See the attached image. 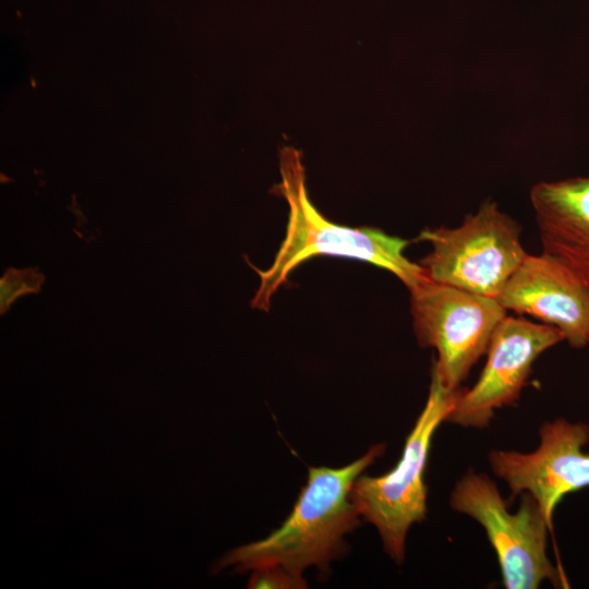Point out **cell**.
<instances>
[{
  "label": "cell",
  "instance_id": "6da1fadb",
  "mask_svg": "<svg viewBox=\"0 0 589 589\" xmlns=\"http://www.w3.org/2000/svg\"><path fill=\"white\" fill-rule=\"evenodd\" d=\"M384 444L372 446L363 456L341 468L312 467L287 519L265 539L227 553L218 567L238 572L277 565L302 576L304 569H325L345 550L344 537L360 522L350 498L351 488Z\"/></svg>",
  "mask_w": 589,
  "mask_h": 589
},
{
  "label": "cell",
  "instance_id": "7a4b0ae2",
  "mask_svg": "<svg viewBox=\"0 0 589 589\" xmlns=\"http://www.w3.org/2000/svg\"><path fill=\"white\" fill-rule=\"evenodd\" d=\"M280 172V191L289 206L286 237L267 269H257L250 264L260 277L251 300L252 308L268 311L273 296L289 273L315 255L368 262L396 275L408 290L426 278L423 268L404 255L408 240L376 228H349L324 218L309 200L298 153L283 154Z\"/></svg>",
  "mask_w": 589,
  "mask_h": 589
},
{
  "label": "cell",
  "instance_id": "3957f363",
  "mask_svg": "<svg viewBox=\"0 0 589 589\" xmlns=\"http://www.w3.org/2000/svg\"><path fill=\"white\" fill-rule=\"evenodd\" d=\"M441 383L432 369L425 405L408 434L397 465L380 477L360 474L350 498L359 515L373 525L385 552L397 564L405 558L407 533L425 520L428 486L424 481L433 436L455 404L458 392Z\"/></svg>",
  "mask_w": 589,
  "mask_h": 589
},
{
  "label": "cell",
  "instance_id": "277c9868",
  "mask_svg": "<svg viewBox=\"0 0 589 589\" xmlns=\"http://www.w3.org/2000/svg\"><path fill=\"white\" fill-rule=\"evenodd\" d=\"M449 506L484 529L506 589H537L545 580L567 587L564 574L546 553L552 525L530 494L522 493L517 512L510 513L495 482L469 469L455 483Z\"/></svg>",
  "mask_w": 589,
  "mask_h": 589
},
{
  "label": "cell",
  "instance_id": "5b68a950",
  "mask_svg": "<svg viewBox=\"0 0 589 589\" xmlns=\"http://www.w3.org/2000/svg\"><path fill=\"white\" fill-rule=\"evenodd\" d=\"M520 226L497 204L485 200L461 225L426 228L418 240L431 252L419 261L430 280L495 298L528 253Z\"/></svg>",
  "mask_w": 589,
  "mask_h": 589
},
{
  "label": "cell",
  "instance_id": "8992f818",
  "mask_svg": "<svg viewBox=\"0 0 589 589\" xmlns=\"http://www.w3.org/2000/svg\"><path fill=\"white\" fill-rule=\"evenodd\" d=\"M417 340L436 350L432 369L448 389H457L507 315L495 298L430 280L409 290Z\"/></svg>",
  "mask_w": 589,
  "mask_h": 589
},
{
  "label": "cell",
  "instance_id": "52a82bcc",
  "mask_svg": "<svg viewBox=\"0 0 589 589\" xmlns=\"http://www.w3.org/2000/svg\"><path fill=\"white\" fill-rule=\"evenodd\" d=\"M563 340L554 326L506 315L492 336L481 375L472 387L459 389L445 422L488 428L495 410L519 400L534 361Z\"/></svg>",
  "mask_w": 589,
  "mask_h": 589
},
{
  "label": "cell",
  "instance_id": "ba28073f",
  "mask_svg": "<svg viewBox=\"0 0 589 589\" xmlns=\"http://www.w3.org/2000/svg\"><path fill=\"white\" fill-rule=\"evenodd\" d=\"M589 425L564 418L539 428V445L529 453L493 449L490 468L503 480L510 497L530 494L552 525L556 506L565 495L589 488Z\"/></svg>",
  "mask_w": 589,
  "mask_h": 589
},
{
  "label": "cell",
  "instance_id": "9c48e42d",
  "mask_svg": "<svg viewBox=\"0 0 589 589\" xmlns=\"http://www.w3.org/2000/svg\"><path fill=\"white\" fill-rule=\"evenodd\" d=\"M495 299L554 326L572 348L589 346V288L558 262L528 254Z\"/></svg>",
  "mask_w": 589,
  "mask_h": 589
},
{
  "label": "cell",
  "instance_id": "30bf717a",
  "mask_svg": "<svg viewBox=\"0 0 589 589\" xmlns=\"http://www.w3.org/2000/svg\"><path fill=\"white\" fill-rule=\"evenodd\" d=\"M542 255L572 271L589 288V177L533 185Z\"/></svg>",
  "mask_w": 589,
  "mask_h": 589
},
{
  "label": "cell",
  "instance_id": "8fae6325",
  "mask_svg": "<svg viewBox=\"0 0 589 589\" xmlns=\"http://www.w3.org/2000/svg\"><path fill=\"white\" fill-rule=\"evenodd\" d=\"M44 281L45 277L37 267L7 269L0 279V313H7L19 297L39 292Z\"/></svg>",
  "mask_w": 589,
  "mask_h": 589
},
{
  "label": "cell",
  "instance_id": "7c38bea8",
  "mask_svg": "<svg viewBox=\"0 0 589 589\" xmlns=\"http://www.w3.org/2000/svg\"><path fill=\"white\" fill-rule=\"evenodd\" d=\"M248 587L252 589H301L306 588V581L302 576L281 566L271 565L253 569Z\"/></svg>",
  "mask_w": 589,
  "mask_h": 589
}]
</instances>
